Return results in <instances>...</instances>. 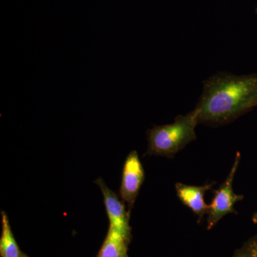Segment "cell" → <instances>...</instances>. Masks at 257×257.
Returning a JSON list of instances; mask_svg holds the SVG:
<instances>
[{"mask_svg":"<svg viewBox=\"0 0 257 257\" xmlns=\"http://www.w3.org/2000/svg\"><path fill=\"white\" fill-rule=\"evenodd\" d=\"M252 221L254 224H257V212L253 214L252 216Z\"/></svg>","mask_w":257,"mask_h":257,"instance_id":"obj_10","label":"cell"},{"mask_svg":"<svg viewBox=\"0 0 257 257\" xmlns=\"http://www.w3.org/2000/svg\"><path fill=\"white\" fill-rule=\"evenodd\" d=\"M231 257H257V234L245 241Z\"/></svg>","mask_w":257,"mask_h":257,"instance_id":"obj_9","label":"cell"},{"mask_svg":"<svg viewBox=\"0 0 257 257\" xmlns=\"http://www.w3.org/2000/svg\"><path fill=\"white\" fill-rule=\"evenodd\" d=\"M130 235L109 225L104 243L96 257H128Z\"/></svg>","mask_w":257,"mask_h":257,"instance_id":"obj_7","label":"cell"},{"mask_svg":"<svg viewBox=\"0 0 257 257\" xmlns=\"http://www.w3.org/2000/svg\"><path fill=\"white\" fill-rule=\"evenodd\" d=\"M199 124L195 109L179 115L172 124L154 126L147 132V155L171 157L197 139L196 126Z\"/></svg>","mask_w":257,"mask_h":257,"instance_id":"obj_2","label":"cell"},{"mask_svg":"<svg viewBox=\"0 0 257 257\" xmlns=\"http://www.w3.org/2000/svg\"><path fill=\"white\" fill-rule=\"evenodd\" d=\"M257 106V74L219 73L204 83L196 106L199 124L219 126Z\"/></svg>","mask_w":257,"mask_h":257,"instance_id":"obj_1","label":"cell"},{"mask_svg":"<svg viewBox=\"0 0 257 257\" xmlns=\"http://www.w3.org/2000/svg\"><path fill=\"white\" fill-rule=\"evenodd\" d=\"M145 179V170L138 152L132 151L125 160L120 195L128 207H133Z\"/></svg>","mask_w":257,"mask_h":257,"instance_id":"obj_4","label":"cell"},{"mask_svg":"<svg viewBox=\"0 0 257 257\" xmlns=\"http://www.w3.org/2000/svg\"><path fill=\"white\" fill-rule=\"evenodd\" d=\"M23 257H29L28 255L25 254V253H23Z\"/></svg>","mask_w":257,"mask_h":257,"instance_id":"obj_11","label":"cell"},{"mask_svg":"<svg viewBox=\"0 0 257 257\" xmlns=\"http://www.w3.org/2000/svg\"><path fill=\"white\" fill-rule=\"evenodd\" d=\"M256 13H257V8H256Z\"/></svg>","mask_w":257,"mask_h":257,"instance_id":"obj_12","label":"cell"},{"mask_svg":"<svg viewBox=\"0 0 257 257\" xmlns=\"http://www.w3.org/2000/svg\"><path fill=\"white\" fill-rule=\"evenodd\" d=\"M95 183L99 186L104 197L109 225L130 235L131 229L130 226V218L125 209L124 204L119 200L116 194L107 187L102 179H96Z\"/></svg>","mask_w":257,"mask_h":257,"instance_id":"obj_5","label":"cell"},{"mask_svg":"<svg viewBox=\"0 0 257 257\" xmlns=\"http://www.w3.org/2000/svg\"><path fill=\"white\" fill-rule=\"evenodd\" d=\"M2 229L0 238V256L1 257H23L18 243L12 231L9 219L5 211H2Z\"/></svg>","mask_w":257,"mask_h":257,"instance_id":"obj_8","label":"cell"},{"mask_svg":"<svg viewBox=\"0 0 257 257\" xmlns=\"http://www.w3.org/2000/svg\"><path fill=\"white\" fill-rule=\"evenodd\" d=\"M240 154L238 152L229 174L220 187L214 191V196L209 204L208 211L207 229H212L217 223L228 214H237L234 204L243 199V196L236 194L233 190L235 174L239 167Z\"/></svg>","mask_w":257,"mask_h":257,"instance_id":"obj_3","label":"cell"},{"mask_svg":"<svg viewBox=\"0 0 257 257\" xmlns=\"http://www.w3.org/2000/svg\"><path fill=\"white\" fill-rule=\"evenodd\" d=\"M213 184L203 186L187 185L178 182L175 184L177 197L184 205L189 207L199 218L208 214L209 205L204 200L205 193L212 188Z\"/></svg>","mask_w":257,"mask_h":257,"instance_id":"obj_6","label":"cell"}]
</instances>
